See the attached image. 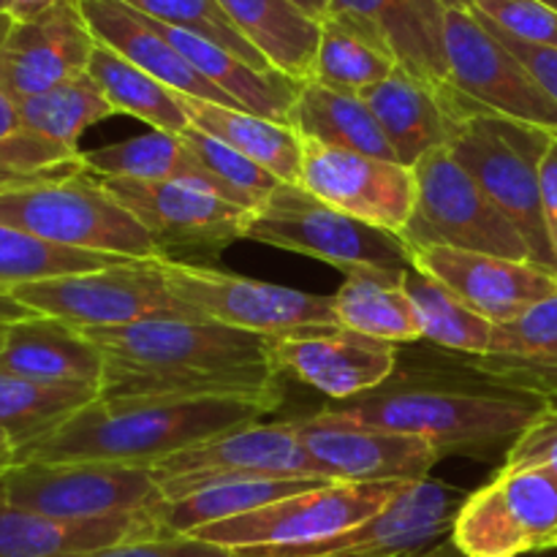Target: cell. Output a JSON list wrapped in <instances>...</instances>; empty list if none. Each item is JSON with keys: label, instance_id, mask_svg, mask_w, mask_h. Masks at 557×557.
Segmentation results:
<instances>
[{"label": "cell", "instance_id": "obj_38", "mask_svg": "<svg viewBox=\"0 0 557 557\" xmlns=\"http://www.w3.org/2000/svg\"><path fill=\"white\" fill-rule=\"evenodd\" d=\"M403 283L417 308L422 341L466 354V357H487L495 324H490L484 315H479L460 297H455L444 283L424 275L413 264L403 275Z\"/></svg>", "mask_w": 557, "mask_h": 557}, {"label": "cell", "instance_id": "obj_54", "mask_svg": "<svg viewBox=\"0 0 557 557\" xmlns=\"http://www.w3.org/2000/svg\"><path fill=\"white\" fill-rule=\"evenodd\" d=\"M446 11H471L476 0H438Z\"/></svg>", "mask_w": 557, "mask_h": 557}, {"label": "cell", "instance_id": "obj_5", "mask_svg": "<svg viewBox=\"0 0 557 557\" xmlns=\"http://www.w3.org/2000/svg\"><path fill=\"white\" fill-rule=\"evenodd\" d=\"M0 223L60 248L125 259H163L139 221L87 169L69 177L0 190Z\"/></svg>", "mask_w": 557, "mask_h": 557}, {"label": "cell", "instance_id": "obj_41", "mask_svg": "<svg viewBox=\"0 0 557 557\" xmlns=\"http://www.w3.org/2000/svg\"><path fill=\"white\" fill-rule=\"evenodd\" d=\"M125 261L136 259L60 248V245L0 223V292H11L25 283L49 281V277L103 270V267L125 264Z\"/></svg>", "mask_w": 557, "mask_h": 557}, {"label": "cell", "instance_id": "obj_46", "mask_svg": "<svg viewBox=\"0 0 557 557\" xmlns=\"http://www.w3.org/2000/svg\"><path fill=\"white\" fill-rule=\"evenodd\" d=\"M74 557H234L232 549L215 547V544L196 542L190 536H158L150 542L117 544V547L98 549V553L74 555Z\"/></svg>", "mask_w": 557, "mask_h": 557}, {"label": "cell", "instance_id": "obj_6", "mask_svg": "<svg viewBox=\"0 0 557 557\" xmlns=\"http://www.w3.org/2000/svg\"><path fill=\"white\" fill-rule=\"evenodd\" d=\"M243 239L310 256L343 272L351 267H411V253L397 234L368 226L292 183L277 185L270 199L250 212Z\"/></svg>", "mask_w": 557, "mask_h": 557}, {"label": "cell", "instance_id": "obj_44", "mask_svg": "<svg viewBox=\"0 0 557 557\" xmlns=\"http://www.w3.org/2000/svg\"><path fill=\"white\" fill-rule=\"evenodd\" d=\"M471 11L520 41L557 49V11L539 0H476Z\"/></svg>", "mask_w": 557, "mask_h": 557}, {"label": "cell", "instance_id": "obj_34", "mask_svg": "<svg viewBox=\"0 0 557 557\" xmlns=\"http://www.w3.org/2000/svg\"><path fill=\"white\" fill-rule=\"evenodd\" d=\"M286 123L297 131L299 139L397 161L368 103L359 96L332 90L319 82H302L297 101L288 109Z\"/></svg>", "mask_w": 557, "mask_h": 557}, {"label": "cell", "instance_id": "obj_20", "mask_svg": "<svg viewBox=\"0 0 557 557\" xmlns=\"http://www.w3.org/2000/svg\"><path fill=\"white\" fill-rule=\"evenodd\" d=\"M272 362L277 373L294 375L321 395L343 403L395 375L397 346L343 326H330L310 335L275 337Z\"/></svg>", "mask_w": 557, "mask_h": 557}, {"label": "cell", "instance_id": "obj_48", "mask_svg": "<svg viewBox=\"0 0 557 557\" xmlns=\"http://www.w3.org/2000/svg\"><path fill=\"white\" fill-rule=\"evenodd\" d=\"M542 210L557 256V134H553L547 156L542 161Z\"/></svg>", "mask_w": 557, "mask_h": 557}, {"label": "cell", "instance_id": "obj_36", "mask_svg": "<svg viewBox=\"0 0 557 557\" xmlns=\"http://www.w3.org/2000/svg\"><path fill=\"white\" fill-rule=\"evenodd\" d=\"M101 397L96 386L49 384L0 370V430L14 441L16 455L52 435L60 424Z\"/></svg>", "mask_w": 557, "mask_h": 557}, {"label": "cell", "instance_id": "obj_18", "mask_svg": "<svg viewBox=\"0 0 557 557\" xmlns=\"http://www.w3.org/2000/svg\"><path fill=\"white\" fill-rule=\"evenodd\" d=\"M299 185L335 210L397 237L417 205L413 169L313 139H302Z\"/></svg>", "mask_w": 557, "mask_h": 557}, {"label": "cell", "instance_id": "obj_1", "mask_svg": "<svg viewBox=\"0 0 557 557\" xmlns=\"http://www.w3.org/2000/svg\"><path fill=\"white\" fill-rule=\"evenodd\" d=\"M103 354V397H283L272 337L207 319L82 330Z\"/></svg>", "mask_w": 557, "mask_h": 557}, {"label": "cell", "instance_id": "obj_17", "mask_svg": "<svg viewBox=\"0 0 557 557\" xmlns=\"http://www.w3.org/2000/svg\"><path fill=\"white\" fill-rule=\"evenodd\" d=\"M444 41L449 82L462 96L490 112L557 134V103L473 11H446Z\"/></svg>", "mask_w": 557, "mask_h": 557}, {"label": "cell", "instance_id": "obj_51", "mask_svg": "<svg viewBox=\"0 0 557 557\" xmlns=\"http://www.w3.org/2000/svg\"><path fill=\"white\" fill-rule=\"evenodd\" d=\"M294 5H297L299 11H305V14L310 16V20L315 22H324V16L330 14V5L332 0H292Z\"/></svg>", "mask_w": 557, "mask_h": 557}, {"label": "cell", "instance_id": "obj_55", "mask_svg": "<svg viewBox=\"0 0 557 557\" xmlns=\"http://www.w3.org/2000/svg\"><path fill=\"white\" fill-rule=\"evenodd\" d=\"M11 27H14V20H11V14H0V52H3L5 38H9Z\"/></svg>", "mask_w": 557, "mask_h": 557}, {"label": "cell", "instance_id": "obj_15", "mask_svg": "<svg viewBox=\"0 0 557 557\" xmlns=\"http://www.w3.org/2000/svg\"><path fill=\"white\" fill-rule=\"evenodd\" d=\"M101 180V177H98ZM103 188L139 221L163 259L183 253H218L243 239L250 212L201 185L177 180L107 177Z\"/></svg>", "mask_w": 557, "mask_h": 557}, {"label": "cell", "instance_id": "obj_26", "mask_svg": "<svg viewBox=\"0 0 557 557\" xmlns=\"http://www.w3.org/2000/svg\"><path fill=\"white\" fill-rule=\"evenodd\" d=\"M446 90L449 85H428L397 69L389 79L359 96L379 120L397 163L413 169L424 156L449 145L451 114Z\"/></svg>", "mask_w": 557, "mask_h": 557}, {"label": "cell", "instance_id": "obj_9", "mask_svg": "<svg viewBox=\"0 0 557 557\" xmlns=\"http://www.w3.org/2000/svg\"><path fill=\"white\" fill-rule=\"evenodd\" d=\"M11 297L38 315L76 330H109L145 319H199L172 297L158 259H136L76 275L11 288Z\"/></svg>", "mask_w": 557, "mask_h": 557}, {"label": "cell", "instance_id": "obj_7", "mask_svg": "<svg viewBox=\"0 0 557 557\" xmlns=\"http://www.w3.org/2000/svg\"><path fill=\"white\" fill-rule=\"evenodd\" d=\"M413 174L417 205L400 234L408 250L441 245L498 259L531 261V250L515 223L493 205L446 147L424 156L413 166Z\"/></svg>", "mask_w": 557, "mask_h": 557}, {"label": "cell", "instance_id": "obj_53", "mask_svg": "<svg viewBox=\"0 0 557 557\" xmlns=\"http://www.w3.org/2000/svg\"><path fill=\"white\" fill-rule=\"evenodd\" d=\"M428 557H466V555H462L460 549L455 547V542H451V539H449V542H444V544H441V547H435Z\"/></svg>", "mask_w": 557, "mask_h": 557}, {"label": "cell", "instance_id": "obj_4", "mask_svg": "<svg viewBox=\"0 0 557 557\" xmlns=\"http://www.w3.org/2000/svg\"><path fill=\"white\" fill-rule=\"evenodd\" d=\"M446 107L451 114L446 150L515 223L533 264L557 275V256L542 210V161L555 131L490 112L455 85L446 90Z\"/></svg>", "mask_w": 557, "mask_h": 557}, {"label": "cell", "instance_id": "obj_49", "mask_svg": "<svg viewBox=\"0 0 557 557\" xmlns=\"http://www.w3.org/2000/svg\"><path fill=\"white\" fill-rule=\"evenodd\" d=\"M36 310L25 308L20 299L11 297V292H0V332L11 324H20V321L36 319Z\"/></svg>", "mask_w": 557, "mask_h": 557}, {"label": "cell", "instance_id": "obj_35", "mask_svg": "<svg viewBox=\"0 0 557 557\" xmlns=\"http://www.w3.org/2000/svg\"><path fill=\"white\" fill-rule=\"evenodd\" d=\"M397 65L395 52L384 38L354 16L330 11L321 22L319 52L310 82L332 87V90L362 96L379 82L389 79Z\"/></svg>", "mask_w": 557, "mask_h": 557}, {"label": "cell", "instance_id": "obj_40", "mask_svg": "<svg viewBox=\"0 0 557 557\" xmlns=\"http://www.w3.org/2000/svg\"><path fill=\"white\" fill-rule=\"evenodd\" d=\"M85 172L82 152L25 128L20 103L0 87V190Z\"/></svg>", "mask_w": 557, "mask_h": 557}, {"label": "cell", "instance_id": "obj_56", "mask_svg": "<svg viewBox=\"0 0 557 557\" xmlns=\"http://www.w3.org/2000/svg\"><path fill=\"white\" fill-rule=\"evenodd\" d=\"M11 5H14V0H0V14H9Z\"/></svg>", "mask_w": 557, "mask_h": 557}, {"label": "cell", "instance_id": "obj_43", "mask_svg": "<svg viewBox=\"0 0 557 557\" xmlns=\"http://www.w3.org/2000/svg\"><path fill=\"white\" fill-rule=\"evenodd\" d=\"M180 139L185 141V147H188L215 177H221L228 188H234L243 196L245 207H248L250 212L259 210V207L270 199L272 190L281 185V180L272 177V174L267 172V169H261L259 163L239 156L237 150L221 145V141L207 136L205 131L194 128V125H190L188 131H183Z\"/></svg>", "mask_w": 557, "mask_h": 557}, {"label": "cell", "instance_id": "obj_57", "mask_svg": "<svg viewBox=\"0 0 557 557\" xmlns=\"http://www.w3.org/2000/svg\"><path fill=\"white\" fill-rule=\"evenodd\" d=\"M539 3L549 5V9H555V11H557V0H539Z\"/></svg>", "mask_w": 557, "mask_h": 557}, {"label": "cell", "instance_id": "obj_23", "mask_svg": "<svg viewBox=\"0 0 557 557\" xmlns=\"http://www.w3.org/2000/svg\"><path fill=\"white\" fill-rule=\"evenodd\" d=\"M76 3H79V11L85 16L87 27H90L92 38L112 49V52H117L128 63H134L136 69L147 71V74L156 76L158 82L172 87L180 96L201 98V101L239 109L226 92L210 85L163 38V33L158 30V25L150 16L139 14L136 9L125 5L123 0H76Z\"/></svg>", "mask_w": 557, "mask_h": 557}, {"label": "cell", "instance_id": "obj_30", "mask_svg": "<svg viewBox=\"0 0 557 557\" xmlns=\"http://www.w3.org/2000/svg\"><path fill=\"white\" fill-rule=\"evenodd\" d=\"M82 163L87 172L101 180H177V183L201 185L221 199L248 210L237 190L215 177L177 134H166V131H150V134L134 136L117 145L98 147V150H82Z\"/></svg>", "mask_w": 557, "mask_h": 557}, {"label": "cell", "instance_id": "obj_10", "mask_svg": "<svg viewBox=\"0 0 557 557\" xmlns=\"http://www.w3.org/2000/svg\"><path fill=\"white\" fill-rule=\"evenodd\" d=\"M451 542L466 557L557 553V476L547 468L504 466L466 495Z\"/></svg>", "mask_w": 557, "mask_h": 557}, {"label": "cell", "instance_id": "obj_58", "mask_svg": "<svg viewBox=\"0 0 557 557\" xmlns=\"http://www.w3.org/2000/svg\"><path fill=\"white\" fill-rule=\"evenodd\" d=\"M555 557H557V553H555Z\"/></svg>", "mask_w": 557, "mask_h": 557}, {"label": "cell", "instance_id": "obj_22", "mask_svg": "<svg viewBox=\"0 0 557 557\" xmlns=\"http://www.w3.org/2000/svg\"><path fill=\"white\" fill-rule=\"evenodd\" d=\"M158 536L163 531L152 511L103 520H58L9 504L0 490V557H74Z\"/></svg>", "mask_w": 557, "mask_h": 557}, {"label": "cell", "instance_id": "obj_47", "mask_svg": "<svg viewBox=\"0 0 557 557\" xmlns=\"http://www.w3.org/2000/svg\"><path fill=\"white\" fill-rule=\"evenodd\" d=\"M479 22H482V25L487 27V30L493 33V36L498 38V41L504 44V47L509 49V52L515 54V58L520 60L528 71H531L533 79H536L539 85H542V90L557 103V49L536 47V44L520 41V38L509 36V33L500 30L498 25H493V22L484 20V16H479Z\"/></svg>", "mask_w": 557, "mask_h": 557}, {"label": "cell", "instance_id": "obj_29", "mask_svg": "<svg viewBox=\"0 0 557 557\" xmlns=\"http://www.w3.org/2000/svg\"><path fill=\"white\" fill-rule=\"evenodd\" d=\"M473 368L549 397L557 392V292L517 319L493 326L487 357H471Z\"/></svg>", "mask_w": 557, "mask_h": 557}, {"label": "cell", "instance_id": "obj_50", "mask_svg": "<svg viewBox=\"0 0 557 557\" xmlns=\"http://www.w3.org/2000/svg\"><path fill=\"white\" fill-rule=\"evenodd\" d=\"M58 3H63V0H14L9 14L14 22H25V20H33V16L44 14V11L54 9Z\"/></svg>", "mask_w": 557, "mask_h": 557}, {"label": "cell", "instance_id": "obj_13", "mask_svg": "<svg viewBox=\"0 0 557 557\" xmlns=\"http://www.w3.org/2000/svg\"><path fill=\"white\" fill-rule=\"evenodd\" d=\"M466 493L435 479L411 482L375 517L313 544L232 549L234 557H428L451 539Z\"/></svg>", "mask_w": 557, "mask_h": 557}, {"label": "cell", "instance_id": "obj_33", "mask_svg": "<svg viewBox=\"0 0 557 557\" xmlns=\"http://www.w3.org/2000/svg\"><path fill=\"white\" fill-rule=\"evenodd\" d=\"M190 125L205 131L221 145L232 147L239 156L250 158L281 183L299 185L302 172V139L297 131L277 120L259 117L245 109L221 107V103L201 101V98L180 96Z\"/></svg>", "mask_w": 557, "mask_h": 557}, {"label": "cell", "instance_id": "obj_52", "mask_svg": "<svg viewBox=\"0 0 557 557\" xmlns=\"http://www.w3.org/2000/svg\"><path fill=\"white\" fill-rule=\"evenodd\" d=\"M16 462V446L5 430H0V476Z\"/></svg>", "mask_w": 557, "mask_h": 557}, {"label": "cell", "instance_id": "obj_3", "mask_svg": "<svg viewBox=\"0 0 557 557\" xmlns=\"http://www.w3.org/2000/svg\"><path fill=\"white\" fill-rule=\"evenodd\" d=\"M553 406L549 397L482 373H403L337 403L359 422L430 441L441 457L479 455L511 441Z\"/></svg>", "mask_w": 557, "mask_h": 557}, {"label": "cell", "instance_id": "obj_24", "mask_svg": "<svg viewBox=\"0 0 557 557\" xmlns=\"http://www.w3.org/2000/svg\"><path fill=\"white\" fill-rule=\"evenodd\" d=\"M0 370L49 384L101 389L107 354L76 326L36 315L0 332Z\"/></svg>", "mask_w": 557, "mask_h": 557}, {"label": "cell", "instance_id": "obj_14", "mask_svg": "<svg viewBox=\"0 0 557 557\" xmlns=\"http://www.w3.org/2000/svg\"><path fill=\"white\" fill-rule=\"evenodd\" d=\"M292 422L297 438L332 482L411 484L428 479L441 460V451L419 435L359 422L335 408Z\"/></svg>", "mask_w": 557, "mask_h": 557}, {"label": "cell", "instance_id": "obj_45", "mask_svg": "<svg viewBox=\"0 0 557 557\" xmlns=\"http://www.w3.org/2000/svg\"><path fill=\"white\" fill-rule=\"evenodd\" d=\"M511 468H547L557 476V406L539 413L506 451Z\"/></svg>", "mask_w": 557, "mask_h": 557}, {"label": "cell", "instance_id": "obj_11", "mask_svg": "<svg viewBox=\"0 0 557 557\" xmlns=\"http://www.w3.org/2000/svg\"><path fill=\"white\" fill-rule=\"evenodd\" d=\"M0 490L9 504L58 520L152 511L163 500L152 468L125 462H14Z\"/></svg>", "mask_w": 557, "mask_h": 557}, {"label": "cell", "instance_id": "obj_8", "mask_svg": "<svg viewBox=\"0 0 557 557\" xmlns=\"http://www.w3.org/2000/svg\"><path fill=\"white\" fill-rule=\"evenodd\" d=\"M166 288L194 315L264 337L310 335L337 326L332 297L294 292L264 281L228 275L212 267L158 259Z\"/></svg>", "mask_w": 557, "mask_h": 557}, {"label": "cell", "instance_id": "obj_25", "mask_svg": "<svg viewBox=\"0 0 557 557\" xmlns=\"http://www.w3.org/2000/svg\"><path fill=\"white\" fill-rule=\"evenodd\" d=\"M330 11L373 27L411 76L435 87L451 85L444 41L446 9L438 0H332Z\"/></svg>", "mask_w": 557, "mask_h": 557}, {"label": "cell", "instance_id": "obj_2", "mask_svg": "<svg viewBox=\"0 0 557 557\" xmlns=\"http://www.w3.org/2000/svg\"><path fill=\"white\" fill-rule=\"evenodd\" d=\"M283 397H98L27 446L16 462H125L158 466L166 457L259 422Z\"/></svg>", "mask_w": 557, "mask_h": 557}, {"label": "cell", "instance_id": "obj_27", "mask_svg": "<svg viewBox=\"0 0 557 557\" xmlns=\"http://www.w3.org/2000/svg\"><path fill=\"white\" fill-rule=\"evenodd\" d=\"M156 22V20H152ZM158 30L163 33L169 44L205 76L210 85L226 92L239 109L259 117L277 120L286 123L288 109L294 107L299 96L302 82L292 79V76L281 74V71H261L239 60L228 49L218 47V44L207 41V38L196 36V33L180 30V27H169L156 22ZM288 125V123H286Z\"/></svg>", "mask_w": 557, "mask_h": 557}, {"label": "cell", "instance_id": "obj_28", "mask_svg": "<svg viewBox=\"0 0 557 557\" xmlns=\"http://www.w3.org/2000/svg\"><path fill=\"white\" fill-rule=\"evenodd\" d=\"M324 484L335 482L308 476H221L201 484L185 498L161 500L152 509V517L161 525L163 536H188L196 528L250 515L275 500L319 490Z\"/></svg>", "mask_w": 557, "mask_h": 557}, {"label": "cell", "instance_id": "obj_31", "mask_svg": "<svg viewBox=\"0 0 557 557\" xmlns=\"http://www.w3.org/2000/svg\"><path fill=\"white\" fill-rule=\"evenodd\" d=\"M346 281L332 297L337 326L384 343L422 341L417 308L406 292V270L384 267H351Z\"/></svg>", "mask_w": 557, "mask_h": 557}, {"label": "cell", "instance_id": "obj_21", "mask_svg": "<svg viewBox=\"0 0 557 557\" xmlns=\"http://www.w3.org/2000/svg\"><path fill=\"white\" fill-rule=\"evenodd\" d=\"M96 49L90 27L76 0L14 22L0 52V87L16 101L85 74Z\"/></svg>", "mask_w": 557, "mask_h": 557}, {"label": "cell", "instance_id": "obj_16", "mask_svg": "<svg viewBox=\"0 0 557 557\" xmlns=\"http://www.w3.org/2000/svg\"><path fill=\"white\" fill-rule=\"evenodd\" d=\"M163 500H180L221 476L326 479L297 438L294 422H250L188 446L152 466ZM332 482V479H326Z\"/></svg>", "mask_w": 557, "mask_h": 557}, {"label": "cell", "instance_id": "obj_19", "mask_svg": "<svg viewBox=\"0 0 557 557\" xmlns=\"http://www.w3.org/2000/svg\"><path fill=\"white\" fill-rule=\"evenodd\" d=\"M411 264L444 283L490 324H506L557 292V275L531 261L498 259L457 248H411Z\"/></svg>", "mask_w": 557, "mask_h": 557}, {"label": "cell", "instance_id": "obj_32", "mask_svg": "<svg viewBox=\"0 0 557 557\" xmlns=\"http://www.w3.org/2000/svg\"><path fill=\"white\" fill-rule=\"evenodd\" d=\"M223 14L267 63L297 82H310L319 52L321 22L292 0H218Z\"/></svg>", "mask_w": 557, "mask_h": 557}, {"label": "cell", "instance_id": "obj_42", "mask_svg": "<svg viewBox=\"0 0 557 557\" xmlns=\"http://www.w3.org/2000/svg\"><path fill=\"white\" fill-rule=\"evenodd\" d=\"M123 3L136 9L139 14L150 16V20L161 22V25L196 33V36L228 49V52L237 54L239 60H245L253 69L275 71L267 63L264 54L250 47L243 38V33L228 22L218 0H123Z\"/></svg>", "mask_w": 557, "mask_h": 557}, {"label": "cell", "instance_id": "obj_39", "mask_svg": "<svg viewBox=\"0 0 557 557\" xmlns=\"http://www.w3.org/2000/svg\"><path fill=\"white\" fill-rule=\"evenodd\" d=\"M16 103L27 131L74 152H82L79 139L90 125L117 114L87 71L38 96L20 98Z\"/></svg>", "mask_w": 557, "mask_h": 557}, {"label": "cell", "instance_id": "obj_37", "mask_svg": "<svg viewBox=\"0 0 557 557\" xmlns=\"http://www.w3.org/2000/svg\"><path fill=\"white\" fill-rule=\"evenodd\" d=\"M87 74L92 76L107 101L112 103L114 112L131 114L141 120L150 128L166 131V134H183L190 128V120L185 114L180 92L158 82L147 71L136 69L117 52L96 41V49L87 63Z\"/></svg>", "mask_w": 557, "mask_h": 557}, {"label": "cell", "instance_id": "obj_12", "mask_svg": "<svg viewBox=\"0 0 557 557\" xmlns=\"http://www.w3.org/2000/svg\"><path fill=\"white\" fill-rule=\"evenodd\" d=\"M406 484H324L234 520L196 528L188 536L223 549L297 547L324 542L379 515Z\"/></svg>", "mask_w": 557, "mask_h": 557}]
</instances>
